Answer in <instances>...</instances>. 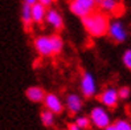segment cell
Returning <instances> with one entry per match:
<instances>
[{
    "label": "cell",
    "mask_w": 131,
    "mask_h": 130,
    "mask_svg": "<svg viewBox=\"0 0 131 130\" xmlns=\"http://www.w3.org/2000/svg\"><path fill=\"white\" fill-rule=\"evenodd\" d=\"M118 96H119V100H127L131 96V89L128 86H122L121 89H118Z\"/></svg>",
    "instance_id": "d6986e66"
},
{
    "label": "cell",
    "mask_w": 131,
    "mask_h": 130,
    "mask_svg": "<svg viewBox=\"0 0 131 130\" xmlns=\"http://www.w3.org/2000/svg\"><path fill=\"white\" fill-rule=\"evenodd\" d=\"M107 35L115 43H123L127 39V29L121 20H113L109 24Z\"/></svg>",
    "instance_id": "5b68a950"
},
{
    "label": "cell",
    "mask_w": 131,
    "mask_h": 130,
    "mask_svg": "<svg viewBox=\"0 0 131 130\" xmlns=\"http://www.w3.org/2000/svg\"><path fill=\"white\" fill-rule=\"evenodd\" d=\"M74 124L78 126L80 129L82 130H86L91 126V122H90V118L86 117V116H78V117H75V122Z\"/></svg>",
    "instance_id": "e0dca14e"
},
{
    "label": "cell",
    "mask_w": 131,
    "mask_h": 130,
    "mask_svg": "<svg viewBox=\"0 0 131 130\" xmlns=\"http://www.w3.org/2000/svg\"><path fill=\"white\" fill-rule=\"evenodd\" d=\"M98 8L99 11H102L103 13H118L122 9V5L119 3V0H99L98 2Z\"/></svg>",
    "instance_id": "8fae6325"
},
{
    "label": "cell",
    "mask_w": 131,
    "mask_h": 130,
    "mask_svg": "<svg viewBox=\"0 0 131 130\" xmlns=\"http://www.w3.org/2000/svg\"><path fill=\"white\" fill-rule=\"evenodd\" d=\"M89 118H90V122L94 127L99 129V130H103L105 127H107L110 124H111V116L107 108L105 106H94L93 109L90 110V114H89Z\"/></svg>",
    "instance_id": "3957f363"
},
{
    "label": "cell",
    "mask_w": 131,
    "mask_h": 130,
    "mask_svg": "<svg viewBox=\"0 0 131 130\" xmlns=\"http://www.w3.org/2000/svg\"><path fill=\"white\" fill-rule=\"evenodd\" d=\"M103 130H117V127H115V125H114V124H110L109 126H107V127H105Z\"/></svg>",
    "instance_id": "cb8c5ba5"
},
{
    "label": "cell",
    "mask_w": 131,
    "mask_h": 130,
    "mask_svg": "<svg viewBox=\"0 0 131 130\" xmlns=\"http://www.w3.org/2000/svg\"><path fill=\"white\" fill-rule=\"evenodd\" d=\"M99 102L102 104V106L107 109H114L115 106L118 105V101H119V96H118V90L113 88V86H109L106 88L101 94L98 97Z\"/></svg>",
    "instance_id": "52a82bcc"
},
{
    "label": "cell",
    "mask_w": 131,
    "mask_h": 130,
    "mask_svg": "<svg viewBox=\"0 0 131 130\" xmlns=\"http://www.w3.org/2000/svg\"><path fill=\"white\" fill-rule=\"evenodd\" d=\"M38 3H40V4H42V5H45L47 8H50V7H52V4L54 3V0H38Z\"/></svg>",
    "instance_id": "44dd1931"
},
{
    "label": "cell",
    "mask_w": 131,
    "mask_h": 130,
    "mask_svg": "<svg viewBox=\"0 0 131 130\" xmlns=\"http://www.w3.org/2000/svg\"><path fill=\"white\" fill-rule=\"evenodd\" d=\"M68 130H82V129H80V127H78V126H77V125L74 124V122H73V124H70V125L68 126Z\"/></svg>",
    "instance_id": "7402d4cb"
},
{
    "label": "cell",
    "mask_w": 131,
    "mask_h": 130,
    "mask_svg": "<svg viewBox=\"0 0 131 130\" xmlns=\"http://www.w3.org/2000/svg\"><path fill=\"white\" fill-rule=\"evenodd\" d=\"M40 119H41V124L45 127H52L56 122V114L48 109H44L40 113Z\"/></svg>",
    "instance_id": "9a60e30c"
},
{
    "label": "cell",
    "mask_w": 131,
    "mask_h": 130,
    "mask_svg": "<svg viewBox=\"0 0 131 130\" xmlns=\"http://www.w3.org/2000/svg\"><path fill=\"white\" fill-rule=\"evenodd\" d=\"M54 2H57V0H54Z\"/></svg>",
    "instance_id": "d4e9b609"
},
{
    "label": "cell",
    "mask_w": 131,
    "mask_h": 130,
    "mask_svg": "<svg viewBox=\"0 0 131 130\" xmlns=\"http://www.w3.org/2000/svg\"><path fill=\"white\" fill-rule=\"evenodd\" d=\"M114 125L117 130H131V122L128 119H118L115 121Z\"/></svg>",
    "instance_id": "ac0fdd59"
},
{
    "label": "cell",
    "mask_w": 131,
    "mask_h": 130,
    "mask_svg": "<svg viewBox=\"0 0 131 130\" xmlns=\"http://www.w3.org/2000/svg\"><path fill=\"white\" fill-rule=\"evenodd\" d=\"M20 17H21V23L25 31H30V28L33 27V17H32V5H28L23 3L21 5V11H20Z\"/></svg>",
    "instance_id": "7c38bea8"
},
{
    "label": "cell",
    "mask_w": 131,
    "mask_h": 130,
    "mask_svg": "<svg viewBox=\"0 0 131 130\" xmlns=\"http://www.w3.org/2000/svg\"><path fill=\"white\" fill-rule=\"evenodd\" d=\"M81 93L85 98H93L97 94V82L94 76L89 72H83L81 77Z\"/></svg>",
    "instance_id": "277c9868"
},
{
    "label": "cell",
    "mask_w": 131,
    "mask_h": 130,
    "mask_svg": "<svg viewBox=\"0 0 131 130\" xmlns=\"http://www.w3.org/2000/svg\"><path fill=\"white\" fill-rule=\"evenodd\" d=\"M33 47H35L36 52H37L40 56H42V57L54 56V55H53V45H52V39H50V36L41 35V36L35 37V40H33Z\"/></svg>",
    "instance_id": "8992f818"
},
{
    "label": "cell",
    "mask_w": 131,
    "mask_h": 130,
    "mask_svg": "<svg viewBox=\"0 0 131 130\" xmlns=\"http://www.w3.org/2000/svg\"><path fill=\"white\" fill-rule=\"evenodd\" d=\"M83 28L86 29V32L93 36V37H102L107 35V29H109L110 20L109 16L102 11H94L90 15L81 19Z\"/></svg>",
    "instance_id": "6da1fadb"
},
{
    "label": "cell",
    "mask_w": 131,
    "mask_h": 130,
    "mask_svg": "<svg viewBox=\"0 0 131 130\" xmlns=\"http://www.w3.org/2000/svg\"><path fill=\"white\" fill-rule=\"evenodd\" d=\"M98 8L97 0H69V9L77 17H85Z\"/></svg>",
    "instance_id": "7a4b0ae2"
},
{
    "label": "cell",
    "mask_w": 131,
    "mask_h": 130,
    "mask_svg": "<svg viewBox=\"0 0 131 130\" xmlns=\"http://www.w3.org/2000/svg\"><path fill=\"white\" fill-rule=\"evenodd\" d=\"M50 39H52V45H53V55H60L64 49L62 37L57 33H54V35H50Z\"/></svg>",
    "instance_id": "2e32d148"
},
{
    "label": "cell",
    "mask_w": 131,
    "mask_h": 130,
    "mask_svg": "<svg viewBox=\"0 0 131 130\" xmlns=\"http://www.w3.org/2000/svg\"><path fill=\"white\" fill-rule=\"evenodd\" d=\"M122 61H123V64H125V66L127 69L131 71V49L125 51V53H123V56H122Z\"/></svg>",
    "instance_id": "ffe728a7"
},
{
    "label": "cell",
    "mask_w": 131,
    "mask_h": 130,
    "mask_svg": "<svg viewBox=\"0 0 131 130\" xmlns=\"http://www.w3.org/2000/svg\"><path fill=\"white\" fill-rule=\"evenodd\" d=\"M65 105H66V110L70 113L72 116H75V114H78L82 110L83 102H82V98L78 94L69 93L65 98Z\"/></svg>",
    "instance_id": "30bf717a"
},
{
    "label": "cell",
    "mask_w": 131,
    "mask_h": 130,
    "mask_svg": "<svg viewBox=\"0 0 131 130\" xmlns=\"http://www.w3.org/2000/svg\"><path fill=\"white\" fill-rule=\"evenodd\" d=\"M45 23L56 31V32H58V31H61L64 28V17L62 15H61V12L56 8H48L47 11V16H45Z\"/></svg>",
    "instance_id": "ba28073f"
},
{
    "label": "cell",
    "mask_w": 131,
    "mask_h": 130,
    "mask_svg": "<svg viewBox=\"0 0 131 130\" xmlns=\"http://www.w3.org/2000/svg\"><path fill=\"white\" fill-rule=\"evenodd\" d=\"M42 102H44L45 109L53 112L54 114H61L64 112V104L61 101V98L54 93H47Z\"/></svg>",
    "instance_id": "9c48e42d"
},
{
    "label": "cell",
    "mask_w": 131,
    "mask_h": 130,
    "mask_svg": "<svg viewBox=\"0 0 131 130\" xmlns=\"http://www.w3.org/2000/svg\"><path fill=\"white\" fill-rule=\"evenodd\" d=\"M25 96L30 101V102H42L47 93H45V90L41 88V86H29L25 92Z\"/></svg>",
    "instance_id": "4fadbf2b"
},
{
    "label": "cell",
    "mask_w": 131,
    "mask_h": 130,
    "mask_svg": "<svg viewBox=\"0 0 131 130\" xmlns=\"http://www.w3.org/2000/svg\"><path fill=\"white\" fill-rule=\"evenodd\" d=\"M38 2V0H23V3L24 4H28V5H33Z\"/></svg>",
    "instance_id": "603a6c76"
},
{
    "label": "cell",
    "mask_w": 131,
    "mask_h": 130,
    "mask_svg": "<svg viewBox=\"0 0 131 130\" xmlns=\"http://www.w3.org/2000/svg\"><path fill=\"white\" fill-rule=\"evenodd\" d=\"M47 11L48 8L45 5L40 4V3H36L32 5V17H33V23L37 25H41L42 23L45 21V16H47Z\"/></svg>",
    "instance_id": "5bb4252c"
}]
</instances>
